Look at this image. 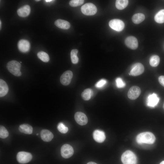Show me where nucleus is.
<instances>
[{"mask_svg": "<svg viewBox=\"0 0 164 164\" xmlns=\"http://www.w3.org/2000/svg\"><path fill=\"white\" fill-rule=\"evenodd\" d=\"M82 13L87 15H94L97 12V8L95 5L92 3H87L83 5L81 8Z\"/></svg>", "mask_w": 164, "mask_h": 164, "instance_id": "20e7f679", "label": "nucleus"}, {"mask_svg": "<svg viewBox=\"0 0 164 164\" xmlns=\"http://www.w3.org/2000/svg\"><path fill=\"white\" fill-rule=\"evenodd\" d=\"M32 158V155L30 153L24 151L18 152L16 155L18 162L21 164L26 163L30 162Z\"/></svg>", "mask_w": 164, "mask_h": 164, "instance_id": "39448f33", "label": "nucleus"}, {"mask_svg": "<svg viewBox=\"0 0 164 164\" xmlns=\"http://www.w3.org/2000/svg\"><path fill=\"white\" fill-rule=\"evenodd\" d=\"M128 3V0H117L116 1L115 6L118 9L122 10L127 6Z\"/></svg>", "mask_w": 164, "mask_h": 164, "instance_id": "b1692460", "label": "nucleus"}, {"mask_svg": "<svg viewBox=\"0 0 164 164\" xmlns=\"http://www.w3.org/2000/svg\"><path fill=\"white\" fill-rule=\"evenodd\" d=\"M9 132L6 128L3 126L0 125V137L2 138H5L9 135Z\"/></svg>", "mask_w": 164, "mask_h": 164, "instance_id": "c85d7f7f", "label": "nucleus"}, {"mask_svg": "<svg viewBox=\"0 0 164 164\" xmlns=\"http://www.w3.org/2000/svg\"><path fill=\"white\" fill-rule=\"evenodd\" d=\"M54 24L58 28L64 29H68L70 27V24L68 22L61 19L56 20Z\"/></svg>", "mask_w": 164, "mask_h": 164, "instance_id": "a211bd4d", "label": "nucleus"}, {"mask_svg": "<svg viewBox=\"0 0 164 164\" xmlns=\"http://www.w3.org/2000/svg\"><path fill=\"white\" fill-rule=\"evenodd\" d=\"M121 159L123 164H136L137 163L136 156L130 150L124 152L121 155Z\"/></svg>", "mask_w": 164, "mask_h": 164, "instance_id": "7ed1b4c3", "label": "nucleus"}, {"mask_svg": "<svg viewBox=\"0 0 164 164\" xmlns=\"http://www.w3.org/2000/svg\"><path fill=\"white\" fill-rule=\"evenodd\" d=\"M84 2L83 0H72L70 1L69 5L72 7H77L81 5Z\"/></svg>", "mask_w": 164, "mask_h": 164, "instance_id": "7c9ffc66", "label": "nucleus"}, {"mask_svg": "<svg viewBox=\"0 0 164 164\" xmlns=\"http://www.w3.org/2000/svg\"><path fill=\"white\" fill-rule=\"evenodd\" d=\"M163 109H164V103L163 105Z\"/></svg>", "mask_w": 164, "mask_h": 164, "instance_id": "58836bf2", "label": "nucleus"}, {"mask_svg": "<svg viewBox=\"0 0 164 164\" xmlns=\"http://www.w3.org/2000/svg\"><path fill=\"white\" fill-rule=\"evenodd\" d=\"M159 62L160 58L157 55H152L150 58L149 63L152 67H157L159 65Z\"/></svg>", "mask_w": 164, "mask_h": 164, "instance_id": "393cba45", "label": "nucleus"}, {"mask_svg": "<svg viewBox=\"0 0 164 164\" xmlns=\"http://www.w3.org/2000/svg\"><path fill=\"white\" fill-rule=\"evenodd\" d=\"M109 25L112 29L119 32L122 30L125 27L124 22L122 20L118 19L111 20L109 22Z\"/></svg>", "mask_w": 164, "mask_h": 164, "instance_id": "0eeeda50", "label": "nucleus"}, {"mask_svg": "<svg viewBox=\"0 0 164 164\" xmlns=\"http://www.w3.org/2000/svg\"><path fill=\"white\" fill-rule=\"evenodd\" d=\"M107 83L106 80L104 79H101L96 84L95 86L97 88H100L103 87Z\"/></svg>", "mask_w": 164, "mask_h": 164, "instance_id": "2f4dec72", "label": "nucleus"}, {"mask_svg": "<svg viewBox=\"0 0 164 164\" xmlns=\"http://www.w3.org/2000/svg\"><path fill=\"white\" fill-rule=\"evenodd\" d=\"M73 149L70 145L65 144L61 147V154L63 158L66 159L69 158L73 155Z\"/></svg>", "mask_w": 164, "mask_h": 164, "instance_id": "6e6552de", "label": "nucleus"}, {"mask_svg": "<svg viewBox=\"0 0 164 164\" xmlns=\"http://www.w3.org/2000/svg\"><path fill=\"white\" fill-rule=\"evenodd\" d=\"M18 47L21 52L22 53H26L29 50L30 44V43L27 40L21 39L18 42Z\"/></svg>", "mask_w": 164, "mask_h": 164, "instance_id": "4468645a", "label": "nucleus"}, {"mask_svg": "<svg viewBox=\"0 0 164 164\" xmlns=\"http://www.w3.org/2000/svg\"><path fill=\"white\" fill-rule=\"evenodd\" d=\"M37 55L38 57L42 61L44 62H47L50 60V58L46 52L41 51L39 52Z\"/></svg>", "mask_w": 164, "mask_h": 164, "instance_id": "a878e982", "label": "nucleus"}, {"mask_svg": "<svg viewBox=\"0 0 164 164\" xmlns=\"http://www.w3.org/2000/svg\"><path fill=\"white\" fill-rule=\"evenodd\" d=\"M141 93V90L139 87L136 86H133L128 90V97L130 99L135 100L139 96Z\"/></svg>", "mask_w": 164, "mask_h": 164, "instance_id": "9d476101", "label": "nucleus"}, {"mask_svg": "<svg viewBox=\"0 0 164 164\" xmlns=\"http://www.w3.org/2000/svg\"><path fill=\"white\" fill-rule=\"evenodd\" d=\"M159 83L164 87V76H160L158 78Z\"/></svg>", "mask_w": 164, "mask_h": 164, "instance_id": "473e14b6", "label": "nucleus"}, {"mask_svg": "<svg viewBox=\"0 0 164 164\" xmlns=\"http://www.w3.org/2000/svg\"><path fill=\"white\" fill-rule=\"evenodd\" d=\"M18 129L20 132L25 134H30L32 133V126L28 124H23L20 125Z\"/></svg>", "mask_w": 164, "mask_h": 164, "instance_id": "6ab92c4d", "label": "nucleus"}, {"mask_svg": "<svg viewBox=\"0 0 164 164\" xmlns=\"http://www.w3.org/2000/svg\"><path fill=\"white\" fill-rule=\"evenodd\" d=\"M36 1H40V0H35Z\"/></svg>", "mask_w": 164, "mask_h": 164, "instance_id": "4c0bfd02", "label": "nucleus"}, {"mask_svg": "<svg viewBox=\"0 0 164 164\" xmlns=\"http://www.w3.org/2000/svg\"><path fill=\"white\" fill-rule=\"evenodd\" d=\"M159 101V98L157 94L153 93L149 94L146 100V104L148 107L154 108L157 105Z\"/></svg>", "mask_w": 164, "mask_h": 164, "instance_id": "1a4fd4ad", "label": "nucleus"}, {"mask_svg": "<svg viewBox=\"0 0 164 164\" xmlns=\"http://www.w3.org/2000/svg\"><path fill=\"white\" fill-rule=\"evenodd\" d=\"M1 24H2V22H1V20H0V29H1Z\"/></svg>", "mask_w": 164, "mask_h": 164, "instance_id": "e433bc0d", "label": "nucleus"}, {"mask_svg": "<svg viewBox=\"0 0 164 164\" xmlns=\"http://www.w3.org/2000/svg\"><path fill=\"white\" fill-rule=\"evenodd\" d=\"M74 118L76 122L81 125H85L88 122L86 115L84 113L81 112H77L75 113Z\"/></svg>", "mask_w": 164, "mask_h": 164, "instance_id": "ddd939ff", "label": "nucleus"}, {"mask_svg": "<svg viewBox=\"0 0 164 164\" xmlns=\"http://www.w3.org/2000/svg\"><path fill=\"white\" fill-rule=\"evenodd\" d=\"M154 19L156 22L159 23L164 22V9L160 10L156 14Z\"/></svg>", "mask_w": 164, "mask_h": 164, "instance_id": "4be33fe9", "label": "nucleus"}, {"mask_svg": "<svg viewBox=\"0 0 164 164\" xmlns=\"http://www.w3.org/2000/svg\"><path fill=\"white\" fill-rule=\"evenodd\" d=\"M21 67L20 63L15 60H12L8 62L6 67L8 71L14 75L19 77L22 73L20 71Z\"/></svg>", "mask_w": 164, "mask_h": 164, "instance_id": "f03ea898", "label": "nucleus"}, {"mask_svg": "<svg viewBox=\"0 0 164 164\" xmlns=\"http://www.w3.org/2000/svg\"><path fill=\"white\" fill-rule=\"evenodd\" d=\"M30 11L31 9L30 6L26 5L19 9L17 11V13L19 16L25 17L29 15Z\"/></svg>", "mask_w": 164, "mask_h": 164, "instance_id": "dca6fc26", "label": "nucleus"}, {"mask_svg": "<svg viewBox=\"0 0 164 164\" xmlns=\"http://www.w3.org/2000/svg\"><path fill=\"white\" fill-rule=\"evenodd\" d=\"M144 70L143 65L140 63H137L131 67L129 75L136 76L141 74Z\"/></svg>", "mask_w": 164, "mask_h": 164, "instance_id": "423d86ee", "label": "nucleus"}, {"mask_svg": "<svg viewBox=\"0 0 164 164\" xmlns=\"http://www.w3.org/2000/svg\"><path fill=\"white\" fill-rule=\"evenodd\" d=\"M52 1H53V0H45V1H46V2H52Z\"/></svg>", "mask_w": 164, "mask_h": 164, "instance_id": "f704fd0d", "label": "nucleus"}, {"mask_svg": "<svg viewBox=\"0 0 164 164\" xmlns=\"http://www.w3.org/2000/svg\"><path fill=\"white\" fill-rule=\"evenodd\" d=\"M125 43L128 48L132 50L136 49L138 46V43L137 38L132 36H129L126 38Z\"/></svg>", "mask_w": 164, "mask_h": 164, "instance_id": "f8f14e48", "label": "nucleus"}, {"mask_svg": "<svg viewBox=\"0 0 164 164\" xmlns=\"http://www.w3.org/2000/svg\"><path fill=\"white\" fill-rule=\"evenodd\" d=\"M58 130L62 133L64 134L67 132L68 128L62 122L59 123L57 126Z\"/></svg>", "mask_w": 164, "mask_h": 164, "instance_id": "cd10ccee", "label": "nucleus"}, {"mask_svg": "<svg viewBox=\"0 0 164 164\" xmlns=\"http://www.w3.org/2000/svg\"><path fill=\"white\" fill-rule=\"evenodd\" d=\"M9 88L6 82L3 80H0V97L5 96L8 93Z\"/></svg>", "mask_w": 164, "mask_h": 164, "instance_id": "aec40b11", "label": "nucleus"}, {"mask_svg": "<svg viewBox=\"0 0 164 164\" xmlns=\"http://www.w3.org/2000/svg\"><path fill=\"white\" fill-rule=\"evenodd\" d=\"M117 87L118 88H123L126 85V84L121 78L120 77L117 78L115 80Z\"/></svg>", "mask_w": 164, "mask_h": 164, "instance_id": "c756f323", "label": "nucleus"}, {"mask_svg": "<svg viewBox=\"0 0 164 164\" xmlns=\"http://www.w3.org/2000/svg\"><path fill=\"white\" fill-rule=\"evenodd\" d=\"M36 135H39V134H38V133H37V134H36Z\"/></svg>", "mask_w": 164, "mask_h": 164, "instance_id": "ea45409f", "label": "nucleus"}, {"mask_svg": "<svg viewBox=\"0 0 164 164\" xmlns=\"http://www.w3.org/2000/svg\"><path fill=\"white\" fill-rule=\"evenodd\" d=\"M93 137L94 140L99 143L104 142L106 138L104 132L99 130H96L94 132Z\"/></svg>", "mask_w": 164, "mask_h": 164, "instance_id": "2eb2a0df", "label": "nucleus"}, {"mask_svg": "<svg viewBox=\"0 0 164 164\" xmlns=\"http://www.w3.org/2000/svg\"><path fill=\"white\" fill-rule=\"evenodd\" d=\"M145 19L144 15L142 13L135 14L132 17L133 22L136 24H138L142 22Z\"/></svg>", "mask_w": 164, "mask_h": 164, "instance_id": "412c9836", "label": "nucleus"}, {"mask_svg": "<svg viewBox=\"0 0 164 164\" xmlns=\"http://www.w3.org/2000/svg\"><path fill=\"white\" fill-rule=\"evenodd\" d=\"M93 94V91L90 88L86 89L82 93L81 95L83 99L84 100L88 101L90 100Z\"/></svg>", "mask_w": 164, "mask_h": 164, "instance_id": "5701e85b", "label": "nucleus"}, {"mask_svg": "<svg viewBox=\"0 0 164 164\" xmlns=\"http://www.w3.org/2000/svg\"><path fill=\"white\" fill-rule=\"evenodd\" d=\"M78 50L77 49L72 50L70 53L71 59L72 63L73 64H77L78 63L79 59L77 56Z\"/></svg>", "mask_w": 164, "mask_h": 164, "instance_id": "bb28decb", "label": "nucleus"}, {"mask_svg": "<svg viewBox=\"0 0 164 164\" xmlns=\"http://www.w3.org/2000/svg\"><path fill=\"white\" fill-rule=\"evenodd\" d=\"M159 164H164V160L161 162Z\"/></svg>", "mask_w": 164, "mask_h": 164, "instance_id": "c9c22d12", "label": "nucleus"}, {"mask_svg": "<svg viewBox=\"0 0 164 164\" xmlns=\"http://www.w3.org/2000/svg\"><path fill=\"white\" fill-rule=\"evenodd\" d=\"M40 136L42 140L46 142L50 141L53 137V134L47 129H43L41 130L40 132Z\"/></svg>", "mask_w": 164, "mask_h": 164, "instance_id": "f3484780", "label": "nucleus"}, {"mask_svg": "<svg viewBox=\"0 0 164 164\" xmlns=\"http://www.w3.org/2000/svg\"><path fill=\"white\" fill-rule=\"evenodd\" d=\"M87 164H97L94 162H88Z\"/></svg>", "mask_w": 164, "mask_h": 164, "instance_id": "72a5a7b5", "label": "nucleus"}, {"mask_svg": "<svg viewBox=\"0 0 164 164\" xmlns=\"http://www.w3.org/2000/svg\"><path fill=\"white\" fill-rule=\"evenodd\" d=\"M155 140V137L154 135L150 132L141 133L138 135L136 137V142L139 144H152Z\"/></svg>", "mask_w": 164, "mask_h": 164, "instance_id": "f257e3e1", "label": "nucleus"}, {"mask_svg": "<svg viewBox=\"0 0 164 164\" xmlns=\"http://www.w3.org/2000/svg\"><path fill=\"white\" fill-rule=\"evenodd\" d=\"M73 76L72 72L70 70L64 72L60 77V81L64 86L69 85L71 82Z\"/></svg>", "mask_w": 164, "mask_h": 164, "instance_id": "9b49d317", "label": "nucleus"}]
</instances>
